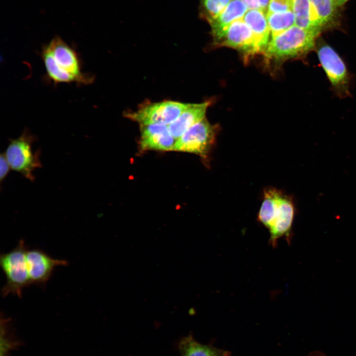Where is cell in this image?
<instances>
[{"label":"cell","mask_w":356,"mask_h":356,"mask_svg":"<svg viewBox=\"0 0 356 356\" xmlns=\"http://www.w3.org/2000/svg\"><path fill=\"white\" fill-rule=\"evenodd\" d=\"M319 35L294 25L272 37L264 54L268 60L276 61L304 57L315 48Z\"/></svg>","instance_id":"cell-1"},{"label":"cell","mask_w":356,"mask_h":356,"mask_svg":"<svg viewBox=\"0 0 356 356\" xmlns=\"http://www.w3.org/2000/svg\"><path fill=\"white\" fill-rule=\"evenodd\" d=\"M27 250L21 239L14 249L0 255V266L6 277L1 292L3 297L12 294L21 298L23 289L31 284L26 259Z\"/></svg>","instance_id":"cell-2"},{"label":"cell","mask_w":356,"mask_h":356,"mask_svg":"<svg viewBox=\"0 0 356 356\" xmlns=\"http://www.w3.org/2000/svg\"><path fill=\"white\" fill-rule=\"evenodd\" d=\"M35 140L36 136L25 129L19 137L11 140L5 152L10 168L31 181L35 179V170L42 166L39 151L32 149Z\"/></svg>","instance_id":"cell-3"},{"label":"cell","mask_w":356,"mask_h":356,"mask_svg":"<svg viewBox=\"0 0 356 356\" xmlns=\"http://www.w3.org/2000/svg\"><path fill=\"white\" fill-rule=\"evenodd\" d=\"M189 103L167 100L145 102L134 111L127 112L126 117L140 124L169 125L188 106Z\"/></svg>","instance_id":"cell-4"},{"label":"cell","mask_w":356,"mask_h":356,"mask_svg":"<svg viewBox=\"0 0 356 356\" xmlns=\"http://www.w3.org/2000/svg\"><path fill=\"white\" fill-rule=\"evenodd\" d=\"M217 131V127L205 118L176 140L173 150L193 153L206 159L213 147Z\"/></svg>","instance_id":"cell-5"},{"label":"cell","mask_w":356,"mask_h":356,"mask_svg":"<svg viewBox=\"0 0 356 356\" xmlns=\"http://www.w3.org/2000/svg\"><path fill=\"white\" fill-rule=\"evenodd\" d=\"M320 63L323 68L333 90L340 97L350 95V78L346 65L335 50L323 41L315 46Z\"/></svg>","instance_id":"cell-6"},{"label":"cell","mask_w":356,"mask_h":356,"mask_svg":"<svg viewBox=\"0 0 356 356\" xmlns=\"http://www.w3.org/2000/svg\"><path fill=\"white\" fill-rule=\"evenodd\" d=\"M58 69L63 73L76 78L79 85H87L93 82L94 77L82 71V63L74 48L58 36L54 37L47 44Z\"/></svg>","instance_id":"cell-7"},{"label":"cell","mask_w":356,"mask_h":356,"mask_svg":"<svg viewBox=\"0 0 356 356\" xmlns=\"http://www.w3.org/2000/svg\"><path fill=\"white\" fill-rule=\"evenodd\" d=\"M213 39L215 44L236 49L245 56L258 53L254 35L243 19L233 22Z\"/></svg>","instance_id":"cell-8"},{"label":"cell","mask_w":356,"mask_h":356,"mask_svg":"<svg viewBox=\"0 0 356 356\" xmlns=\"http://www.w3.org/2000/svg\"><path fill=\"white\" fill-rule=\"evenodd\" d=\"M26 259L31 283L43 286L50 279L56 267L68 265L67 261L53 259L37 248L28 249Z\"/></svg>","instance_id":"cell-9"},{"label":"cell","mask_w":356,"mask_h":356,"mask_svg":"<svg viewBox=\"0 0 356 356\" xmlns=\"http://www.w3.org/2000/svg\"><path fill=\"white\" fill-rule=\"evenodd\" d=\"M294 212L292 199L283 194L279 207L267 227L270 233L269 243L273 247L276 246L280 238L285 237L288 241H290Z\"/></svg>","instance_id":"cell-10"},{"label":"cell","mask_w":356,"mask_h":356,"mask_svg":"<svg viewBox=\"0 0 356 356\" xmlns=\"http://www.w3.org/2000/svg\"><path fill=\"white\" fill-rule=\"evenodd\" d=\"M140 146L142 150H173L176 141L171 134L168 125H140Z\"/></svg>","instance_id":"cell-11"},{"label":"cell","mask_w":356,"mask_h":356,"mask_svg":"<svg viewBox=\"0 0 356 356\" xmlns=\"http://www.w3.org/2000/svg\"><path fill=\"white\" fill-rule=\"evenodd\" d=\"M209 104V102L189 103L181 114L168 125L173 137L177 140L191 127L204 119Z\"/></svg>","instance_id":"cell-12"},{"label":"cell","mask_w":356,"mask_h":356,"mask_svg":"<svg viewBox=\"0 0 356 356\" xmlns=\"http://www.w3.org/2000/svg\"><path fill=\"white\" fill-rule=\"evenodd\" d=\"M248 10L242 0H231L218 16L208 22L213 38L222 34L234 21L243 19Z\"/></svg>","instance_id":"cell-13"},{"label":"cell","mask_w":356,"mask_h":356,"mask_svg":"<svg viewBox=\"0 0 356 356\" xmlns=\"http://www.w3.org/2000/svg\"><path fill=\"white\" fill-rule=\"evenodd\" d=\"M292 11L295 25L319 34L324 30L314 7L309 0H294Z\"/></svg>","instance_id":"cell-14"},{"label":"cell","mask_w":356,"mask_h":356,"mask_svg":"<svg viewBox=\"0 0 356 356\" xmlns=\"http://www.w3.org/2000/svg\"><path fill=\"white\" fill-rule=\"evenodd\" d=\"M243 19L254 35L258 52L264 53L270 33L266 14L260 9H248Z\"/></svg>","instance_id":"cell-15"},{"label":"cell","mask_w":356,"mask_h":356,"mask_svg":"<svg viewBox=\"0 0 356 356\" xmlns=\"http://www.w3.org/2000/svg\"><path fill=\"white\" fill-rule=\"evenodd\" d=\"M179 349L182 356H229L228 352L209 345L201 344L192 336L182 339L179 344Z\"/></svg>","instance_id":"cell-16"},{"label":"cell","mask_w":356,"mask_h":356,"mask_svg":"<svg viewBox=\"0 0 356 356\" xmlns=\"http://www.w3.org/2000/svg\"><path fill=\"white\" fill-rule=\"evenodd\" d=\"M282 193L280 190L269 188L264 191V200L258 214V220L268 226L280 204Z\"/></svg>","instance_id":"cell-17"},{"label":"cell","mask_w":356,"mask_h":356,"mask_svg":"<svg viewBox=\"0 0 356 356\" xmlns=\"http://www.w3.org/2000/svg\"><path fill=\"white\" fill-rule=\"evenodd\" d=\"M40 56L44 64L47 78L55 85L71 83L78 84L75 78L62 73L58 69L47 44L42 47Z\"/></svg>","instance_id":"cell-18"},{"label":"cell","mask_w":356,"mask_h":356,"mask_svg":"<svg viewBox=\"0 0 356 356\" xmlns=\"http://www.w3.org/2000/svg\"><path fill=\"white\" fill-rule=\"evenodd\" d=\"M266 16L271 37L295 25V16L292 10L267 14Z\"/></svg>","instance_id":"cell-19"},{"label":"cell","mask_w":356,"mask_h":356,"mask_svg":"<svg viewBox=\"0 0 356 356\" xmlns=\"http://www.w3.org/2000/svg\"><path fill=\"white\" fill-rule=\"evenodd\" d=\"M314 7L324 28L332 26L337 16V8L333 0H309Z\"/></svg>","instance_id":"cell-20"},{"label":"cell","mask_w":356,"mask_h":356,"mask_svg":"<svg viewBox=\"0 0 356 356\" xmlns=\"http://www.w3.org/2000/svg\"><path fill=\"white\" fill-rule=\"evenodd\" d=\"M231 0H199V14L208 22L218 16Z\"/></svg>","instance_id":"cell-21"},{"label":"cell","mask_w":356,"mask_h":356,"mask_svg":"<svg viewBox=\"0 0 356 356\" xmlns=\"http://www.w3.org/2000/svg\"><path fill=\"white\" fill-rule=\"evenodd\" d=\"M293 2L286 0H271L267 14L292 10Z\"/></svg>","instance_id":"cell-22"},{"label":"cell","mask_w":356,"mask_h":356,"mask_svg":"<svg viewBox=\"0 0 356 356\" xmlns=\"http://www.w3.org/2000/svg\"><path fill=\"white\" fill-rule=\"evenodd\" d=\"M0 182H2V180L6 177L8 174L10 166L6 158L5 153H1L0 156Z\"/></svg>","instance_id":"cell-23"},{"label":"cell","mask_w":356,"mask_h":356,"mask_svg":"<svg viewBox=\"0 0 356 356\" xmlns=\"http://www.w3.org/2000/svg\"><path fill=\"white\" fill-rule=\"evenodd\" d=\"M247 6L248 9H260L258 0H242Z\"/></svg>","instance_id":"cell-24"},{"label":"cell","mask_w":356,"mask_h":356,"mask_svg":"<svg viewBox=\"0 0 356 356\" xmlns=\"http://www.w3.org/2000/svg\"><path fill=\"white\" fill-rule=\"evenodd\" d=\"M271 0H258L260 9L263 11L266 15L268 11V7Z\"/></svg>","instance_id":"cell-25"},{"label":"cell","mask_w":356,"mask_h":356,"mask_svg":"<svg viewBox=\"0 0 356 356\" xmlns=\"http://www.w3.org/2000/svg\"><path fill=\"white\" fill-rule=\"evenodd\" d=\"M308 356H325V355L321 351L317 350L312 352Z\"/></svg>","instance_id":"cell-26"},{"label":"cell","mask_w":356,"mask_h":356,"mask_svg":"<svg viewBox=\"0 0 356 356\" xmlns=\"http://www.w3.org/2000/svg\"><path fill=\"white\" fill-rule=\"evenodd\" d=\"M334 2L335 3L336 5L339 7L342 5H343L346 1H347L348 0H333Z\"/></svg>","instance_id":"cell-27"},{"label":"cell","mask_w":356,"mask_h":356,"mask_svg":"<svg viewBox=\"0 0 356 356\" xmlns=\"http://www.w3.org/2000/svg\"><path fill=\"white\" fill-rule=\"evenodd\" d=\"M286 0L293 2L294 0Z\"/></svg>","instance_id":"cell-28"}]
</instances>
